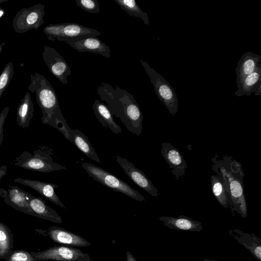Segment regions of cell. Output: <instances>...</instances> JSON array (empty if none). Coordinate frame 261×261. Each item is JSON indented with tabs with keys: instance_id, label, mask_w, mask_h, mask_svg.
Here are the masks:
<instances>
[{
	"instance_id": "9",
	"label": "cell",
	"mask_w": 261,
	"mask_h": 261,
	"mask_svg": "<svg viewBox=\"0 0 261 261\" xmlns=\"http://www.w3.org/2000/svg\"><path fill=\"white\" fill-rule=\"evenodd\" d=\"M38 261H92L88 253L76 247L54 246L44 250L32 252Z\"/></svg>"
},
{
	"instance_id": "27",
	"label": "cell",
	"mask_w": 261,
	"mask_h": 261,
	"mask_svg": "<svg viewBox=\"0 0 261 261\" xmlns=\"http://www.w3.org/2000/svg\"><path fill=\"white\" fill-rule=\"evenodd\" d=\"M211 189L218 202L224 207L228 208V201L224 187L217 175L211 177Z\"/></svg>"
},
{
	"instance_id": "21",
	"label": "cell",
	"mask_w": 261,
	"mask_h": 261,
	"mask_svg": "<svg viewBox=\"0 0 261 261\" xmlns=\"http://www.w3.org/2000/svg\"><path fill=\"white\" fill-rule=\"evenodd\" d=\"M238 89L234 94L238 96H250L253 92L255 96L261 95V66L248 75L237 84Z\"/></svg>"
},
{
	"instance_id": "16",
	"label": "cell",
	"mask_w": 261,
	"mask_h": 261,
	"mask_svg": "<svg viewBox=\"0 0 261 261\" xmlns=\"http://www.w3.org/2000/svg\"><path fill=\"white\" fill-rule=\"evenodd\" d=\"M14 182L28 186L43 196L53 203L57 204L63 208L67 209L66 207L61 201L59 196L55 192V189L59 186L49 182H45L37 180H32L22 178L14 179Z\"/></svg>"
},
{
	"instance_id": "17",
	"label": "cell",
	"mask_w": 261,
	"mask_h": 261,
	"mask_svg": "<svg viewBox=\"0 0 261 261\" xmlns=\"http://www.w3.org/2000/svg\"><path fill=\"white\" fill-rule=\"evenodd\" d=\"M229 234L237 242L244 246L255 259L261 261V239L254 233L244 232L239 229L228 231Z\"/></svg>"
},
{
	"instance_id": "24",
	"label": "cell",
	"mask_w": 261,
	"mask_h": 261,
	"mask_svg": "<svg viewBox=\"0 0 261 261\" xmlns=\"http://www.w3.org/2000/svg\"><path fill=\"white\" fill-rule=\"evenodd\" d=\"M70 142L82 151L87 157L97 163H101L94 148L88 137L78 129H72Z\"/></svg>"
},
{
	"instance_id": "14",
	"label": "cell",
	"mask_w": 261,
	"mask_h": 261,
	"mask_svg": "<svg viewBox=\"0 0 261 261\" xmlns=\"http://www.w3.org/2000/svg\"><path fill=\"white\" fill-rule=\"evenodd\" d=\"M31 195L17 186H9L7 189L0 188V196L7 205L20 212L34 216L29 205Z\"/></svg>"
},
{
	"instance_id": "11",
	"label": "cell",
	"mask_w": 261,
	"mask_h": 261,
	"mask_svg": "<svg viewBox=\"0 0 261 261\" xmlns=\"http://www.w3.org/2000/svg\"><path fill=\"white\" fill-rule=\"evenodd\" d=\"M57 40L64 42L79 52H90L100 55L107 58L111 57L110 47L97 37L60 38Z\"/></svg>"
},
{
	"instance_id": "6",
	"label": "cell",
	"mask_w": 261,
	"mask_h": 261,
	"mask_svg": "<svg viewBox=\"0 0 261 261\" xmlns=\"http://www.w3.org/2000/svg\"><path fill=\"white\" fill-rule=\"evenodd\" d=\"M140 63L149 76L159 99L165 105L169 113L175 115L178 111V99L171 85L143 59Z\"/></svg>"
},
{
	"instance_id": "37",
	"label": "cell",
	"mask_w": 261,
	"mask_h": 261,
	"mask_svg": "<svg viewBox=\"0 0 261 261\" xmlns=\"http://www.w3.org/2000/svg\"><path fill=\"white\" fill-rule=\"evenodd\" d=\"M92 261H95V260H92ZM97 261H103V260H97ZM105 261V260H104Z\"/></svg>"
},
{
	"instance_id": "26",
	"label": "cell",
	"mask_w": 261,
	"mask_h": 261,
	"mask_svg": "<svg viewBox=\"0 0 261 261\" xmlns=\"http://www.w3.org/2000/svg\"><path fill=\"white\" fill-rule=\"evenodd\" d=\"M114 1L129 16L140 18L145 24H149L147 13L141 9L135 0H114Z\"/></svg>"
},
{
	"instance_id": "32",
	"label": "cell",
	"mask_w": 261,
	"mask_h": 261,
	"mask_svg": "<svg viewBox=\"0 0 261 261\" xmlns=\"http://www.w3.org/2000/svg\"><path fill=\"white\" fill-rule=\"evenodd\" d=\"M7 166L3 165L0 166V180L6 174Z\"/></svg>"
},
{
	"instance_id": "20",
	"label": "cell",
	"mask_w": 261,
	"mask_h": 261,
	"mask_svg": "<svg viewBox=\"0 0 261 261\" xmlns=\"http://www.w3.org/2000/svg\"><path fill=\"white\" fill-rule=\"evenodd\" d=\"M261 56L251 52H246L241 57L236 69L237 84H239L244 77L255 71L261 66Z\"/></svg>"
},
{
	"instance_id": "12",
	"label": "cell",
	"mask_w": 261,
	"mask_h": 261,
	"mask_svg": "<svg viewBox=\"0 0 261 261\" xmlns=\"http://www.w3.org/2000/svg\"><path fill=\"white\" fill-rule=\"evenodd\" d=\"M39 234L47 236L53 242L69 247H87L91 243L81 236L60 227L49 226L46 229H36Z\"/></svg>"
},
{
	"instance_id": "34",
	"label": "cell",
	"mask_w": 261,
	"mask_h": 261,
	"mask_svg": "<svg viewBox=\"0 0 261 261\" xmlns=\"http://www.w3.org/2000/svg\"><path fill=\"white\" fill-rule=\"evenodd\" d=\"M5 14V10L1 7H0V18H1Z\"/></svg>"
},
{
	"instance_id": "31",
	"label": "cell",
	"mask_w": 261,
	"mask_h": 261,
	"mask_svg": "<svg viewBox=\"0 0 261 261\" xmlns=\"http://www.w3.org/2000/svg\"><path fill=\"white\" fill-rule=\"evenodd\" d=\"M9 111V107H5L0 113V146L4 139V126Z\"/></svg>"
},
{
	"instance_id": "3",
	"label": "cell",
	"mask_w": 261,
	"mask_h": 261,
	"mask_svg": "<svg viewBox=\"0 0 261 261\" xmlns=\"http://www.w3.org/2000/svg\"><path fill=\"white\" fill-rule=\"evenodd\" d=\"M212 161L214 164L212 169L224 187L228 208L233 214L236 213L242 218H246L247 205L243 182L245 174L241 164L227 155L220 160L213 158Z\"/></svg>"
},
{
	"instance_id": "4",
	"label": "cell",
	"mask_w": 261,
	"mask_h": 261,
	"mask_svg": "<svg viewBox=\"0 0 261 261\" xmlns=\"http://www.w3.org/2000/svg\"><path fill=\"white\" fill-rule=\"evenodd\" d=\"M47 147L40 146L32 153L24 151L13 164L15 166L35 171L48 173L61 170H66L65 166L54 161Z\"/></svg>"
},
{
	"instance_id": "19",
	"label": "cell",
	"mask_w": 261,
	"mask_h": 261,
	"mask_svg": "<svg viewBox=\"0 0 261 261\" xmlns=\"http://www.w3.org/2000/svg\"><path fill=\"white\" fill-rule=\"evenodd\" d=\"M29 205L34 217L56 223H62L61 217L55 210L47 205L45 201L41 198L32 195Z\"/></svg>"
},
{
	"instance_id": "13",
	"label": "cell",
	"mask_w": 261,
	"mask_h": 261,
	"mask_svg": "<svg viewBox=\"0 0 261 261\" xmlns=\"http://www.w3.org/2000/svg\"><path fill=\"white\" fill-rule=\"evenodd\" d=\"M116 161L128 177L141 189L155 197L160 195L152 181L132 162L119 155L116 157Z\"/></svg>"
},
{
	"instance_id": "22",
	"label": "cell",
	"mask_w": 261,
	"mask_h": 261,
	"mask_svg": "<svg viewBox=\"0 0 261 261\" xmlns=\"http://www.w3.org/2000/svg\"><path fill=\"white\" fill-rule=\"evenodd\" d=\"M94 113L102 126L107 127L115 134L122 132L121 127L114 121L107 106L99 100H95L92 105Z\"/></svg>"
},
{
	"instance_id": "30",
	"label": "cell",
	"mask_w": 261,
	"mask_h": 261,
	"mask_svg": "<svg viewBox=\"0 0 261 261\" xmlns=\"http://www.w3.org/2000/svg\"><path fill=\"white\" fill-rule=\"evenodd\" d=\"M76 6L90 13H98L100 12L97 0H75Z\"/></svg>"
},
{
	"instance_id": "15",
	"label": "cell",
	"mask_w": 261,
	"mask_h": 261,
	"mask_svg": "<svg viewBox=\"0 0 261 261\" xmlns=\"http://www.w3.org/2000/svg\"><path fill=\"white\" fill-rule=\"evenodd\" d=\"M161 153L176 180L183 178L186 174L188 165L184 156L171 144L162 143Z\"/></svg>"
},
{
	"instance_id": "18",
	"label": "cell",
	"mask_w": 261,
	"mask_h": 261,
	"mask_svg": "<svg viewBox=\"0 0 261 261\" xmlns=\"http://www.w3.org/2000/svg\"><path fill=\"white\" fill-rule=\"evenodd\" d=\"M159 220L165 226L177 230L200 231L203 229L200 222L183 215H179L178 217L161 216Z\"/></svg>"
},
{
	"instance_id": "36",
	"label": "cell",
	"mask_w": 261,
	"mask_h": 261,
	"mask_svg": "<svg viewBox=\"0 0 261 261\" xmlns=\"http://www.w3.org/2000/svg\"><path fill=\"white\" fill-rule=\"evenodd\" d=\"M5 43H2L0 44V54L2 50L3 46L5 45Z\"/></svg>"
},
{
	"instance_id": "1",
	"label": "cell",
	"mask_w": 261,
	"mask_h": 261,
	"mask_svg": "<svg viewBox=\"0 0 261 261\" xmlns=\"http://www.w3.org/2000/svg\"><path fill=\"white\" fill-rule=\"evenodd\" d=\"M96 93L112 114L118 118L128 131L137 135L142 133L143 115L132 94L107 83L99 85Z\"/></svg>"
},
{
	"instance_id": "5",
	"label": "cell",
	"mask_w": 261,
	"mask_h": 261,
	"mask_svg": "<svg viewBox=\"0 0 261 261\" xmlns=\"http://www.w3.org/2000/svg\"><path fill=\"white\" fill-rule=\"evenodd\" d=\"M82 167L96 181L116 192H120L137 201H145V197L125 181L108 171L90 163H81Z\"/></svg>"
},
{
	"instance_id": "2",
	"label": "cell",
	"mask_w": 261,
	"mask_h": 261,
	"mask_svg": "<svg viewBox=\"0 0 261 261\" xmlns=\"http://www.w3.org/2000/svg\"><path fill=\"white\" fill-rule=\"evenodd\" d=\"M30 81L28 88L35 93L42 114V123L57 129L70 141L72 129L62 114L55 89L44 75L37 72L31 73Z\"/></svg>"
},
{
	"instance_id": "10",
	"label": "cell",
	"mask_w": 261,
	"mask_h": 261,
	"mask_svg": "<svg viewBox=\"0 0 261 261\" xmlns=\"http://www.w3.org/2000/svg\"><path fill=\"white\" fill-rule=\"evenodd\" d=\"M43 60L50 72L62 83L67 84L71 69L63 57L54 48L44 45L42 53Z\"/></svg>"
},
{
	"instance_id": "29",
	"label": "cell",
	"mask_w": 261,
	"mask_h": 261,
	"mask_svg": "<svg viewBox=\"0 0 261 261\" xmlns=\"http://www.w3.org/2000/svg\"><path fill=\"white\" fill-rule=\"evenodd\" d=\"M6 261H38L32 252L24 250H11L4 259Z\"/></svg>"
},
{
	"instance_id": "33",
	"label": "cell",
	"mask_w": 261,
	"mask_h": 261,
	"mask_svg": "<svg viewBox=\"0 0 261 261\" xmlns=\"http://www.w3.org/2000/svg\"><path fill=\"white\" fill-rule=\"evenodd\" d=\"M126 261H137L134 255L129 252L127 251L126 253Z\"/></svg>"
},
{
	"instance_id": "28",
	"label": "cell",
	"mask_w": 261,
	"mask_h": 261,
	"mask_svg": "<svg viewBox=\"0 0 261 261\" xmlns=\"http://www.w3.org/2000/svg\"><path fill=\"white\" fill-rule=\"evenodd\" d=\"M14 75V66L11 61L7 63L0 74V98L9 86Z\"/></svg>"
},
{
	"instance_id": "25",
	"label": "cell",
	"mask_w": 261,
	"mask_h": 261,
	"mask_svg": "<svg viewBox=\"0 0 261 261\" xmlns=\"http://www.w3.org/2000/svg\"><path fill=\"white\" fill-rule=\"evenodd\" d=\"M13 248V233L5 224L0 222V259H4Z\"/></svg>"
},
{
	"instance_id": "35",
	"label": "cell",
	"mask_w": 261,
	"mask_h": 261,
	"mask_svg": "<svg viewBox=\"0 0 261 261\" xmlns=\"http://www.w3.org/2000/svg\"><path fill=\"white\" fill-rule=\"evenodd\" d=\"M200 261H221L217 259H206V258H199ZM230 261V260H229Z\"/></svg>"
},
{
	"instance_id": "7",
	"label": "cell",
	"mask_w": 261,
	"mask_h": 261,
	"mask_svg": "<svg viewBox=\"0 0 261 261\" xmlns=\"http://www.w3.org/2000/svg\"><path fill=\"white\" fill-rule=\"evenodd\" d=\"M45 5L36 4L29 8L19 10L12 21V27L18 34L26 33L30 30H37L44 23Z\"/></svg>"
},
{
	"instance_id": "8",
	"label": "cell",
	"mask_w": 261,
	"mask_h": 261,
	"mask_svg": "<svg viewBox=\"0 0 261 261\" xmlns=\"http://www.w3.org/2000/svg\"><path fill=\"white\" fill-rule=\"evenodd\" d=\"M43 32L47 39L52 42L60 38L97 37L101 34L95 29L74 22L51 23L45 27Z\"/></svg>"
},
{
	"instance_id": "23",
	"label": "cell",
	"mask_w": 261,
	"mask_h": 261,
	"mask_svg": "<svg viewBox=\"0 0 261 261\" xmlns=\"http://www.w3.org/2000/svg\"><path fill=\"white\" fill-rule=\"evenodd\" d=\"M34 112V103L31 94L27 92L18 104L16 112V122L23 128L29 126Z\"/></svg>"
}]
</instances>
